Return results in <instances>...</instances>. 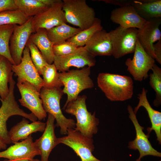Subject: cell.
<instances>
[{
    "label": "cell",
    "instance_id": "cell-37",
    "mask_svg": "<svg viewBox=\"0 0 161 161\" xmlns=\"http://www.w3.org/2000/svg\"><path fill=\"white\" fill-rule=\"evenodd\" d=\"M44 4L49 6H51L56 1V0H40Z\"/></svg>",
    "mask_w": 161,
    "mask_h": 161
},
{
    "label": "cell",
    "instance_id": "cell-6",
    "mask_svg": "<svg viewBox=\"0 0 161 161\" xmlns=\"http://www.w3.org/2000/svg\"><path fill=\"white\" fill-rule=\"evenodd\" d=\"M138 29L120 26L109 32L112 47V55L119 58L134 53L137 39Z\"/></svg>",
    "mask_w": 161,
    "mask_h": 161
},
{
    "label": "cell",
    "instance_id": "cell-13",
    "mask_svg": "<svg viewBox=\"0 0 161 161\" xmlns=\"http://www.w3.org/2000/svg\"><path fill=\"white\" fill-rule=\"evenodd\" d=\"M12 71L17 76V81L25 80L33 85L40 92L44 86L43 79L40 76L30 57L28 47L26 46L23 53L21 63L12 65Z\"/></svg>",
    "mask_w": 161,
    "mask_h": 161
},
{
    "label": "cell",
    "instance_id": "cell-40",
    "mask_svg": "<svg viewBox=\"0 0 161 161\" xmlns=\"http://www.w3.org/2000/svg\"><path fill=\"white\" fill-rule=\"evenodd\" d=\"M3 161H10L8 159H6L4 160Z\"/></svg>",
    "mask_w": 161,
    "mask_h": 161
},
{
    "label": "cell",
    "instance_id": "cell-25",
    "mask_svg": "<svg viewBox=\"0 0 161 161\" xmlns=\"http://www.w3.org/2000/svg\"><path fill=\"white\" fill-rule=\"evenodd\" d=\"M82 30L80 28L71 27L66 23L46 30L47 36L54 45L65 42Z\"/></svg>",
    "mask_w": 161,
    "mask_h": 161
},
{
    "label": "cell",
    "instance_id": "cell-7",
    "mask_svg": "<svg viewBox=\"0 0 161 161\" xmlns=\"http://www.w3.org/2000/svg\"><path fill=\"white\" fill-rule=\"evenodd\" d=\"M66 135L58 138L59 144L72 148L81 161H103L95 157L92 152L95 149L92 138H88L74 129H68Z\"/></svg>",
    "mask_w": 161,
    "mask_h": 161
},
{
    "label": "cell",
    "instance_id": "cell-17",
    "mask_svg": "<svg viewBox=\"0 0 161 161\" xmlns=\"http://www.w3.org/2000/svg\"><path fill=\"white\" fill-rule=\"evenodd\" d=\"M146 20L143 27L138 29L137 39L145 52L154 59L153 46L155 42L161 40V32L159 28L161 18Z\"/></svg>",
    "mask_w": 161,
    "mask_h": 161
},
{
    "label": "cell",
    "instance_id": "cell-21",
    "mask_svg": "<svg viewBox=\"0 0 161 161\" xmlns=\"http://www.w3.org/2000/svg\"><path fill=\"white\" fill-rule=\"evenodd\" d=\"M147 90L143 88L141 92L138 95L139 99L137 106L133 110L136 114L140 107L143 106L147 111L151 124V127L147 129L148 137L150 133L154 130L156 133L157 140L159 144L161 143V113L154 109L151 106L147 97Z\"/></svg>",
    "mask_w": 161,
    "mask_h": 161
},
{
    "label": "cell",
    "instance_id": "cell-23",
    "mask_svg": "<svg viewBox=\"0 0 161 161\" xmlns=\"http://www.w3.org/2000/svg\"><path fill=\"white\" fill-rule=\"evenodd\" d=\"M129 5L146 20L161 18V0H131Z\"/></svg>",
    "mask_w": 161,
    "mask_h": 161
},
{
    "label": "cell",
    "instance_id": "cell-29",
    "mask_svg": "<svg viewBox=\"0 0 161 161\" xmlns=\"http://www.w3.org/2000/svg\"><path fill=\"white\" fill-rule=\"evenodd\" d=\"M57 70L53 63L51 64H47L43 68L42 74L44 84L43 87L51 89L61 88L63 86Z\"/></svg>",
    "mask_w": 161,
    "mask_h": 161
},
{
    "label": "cell",
    "instance_id": "cell-27",
    "mask_svg": "<svg viewBox=\"0 0 161 161\" xmlns=\"http://www.w3.org/2000/svg\"><path fill=\"white\" fill-rule=\"evenodd\" d=\"M18 9L29 17H33L48 9L50 6L40 0H14Z\"/></svg>",
    "mask_w": 161,
    "mask_h": 161
},
{
    "label": "cell",
    "instance_id": "cell-36",
    "mask_svg": "<svg viewBox=\"0 0 161 161\" xmlns=\"http://www.w3.org/2000/svg\"><path fill=\"white\" fill-rule=\"evenodd\" d=\"M154 59L159 64H161V40L158 41L153 46Z\"/></svg>",
    "mask_w": 161,
    "mask_h": 161
},
{
    "label": "cell",
    "instance_id": "cell-41",
    "mask_svg": "<svg viewBox=\"0 0 161 161\" xmlns=\"http://www.w3.org/2000/svg\"><path fill=\"white\" fill-rule=\"evenodd\" d=\"M109 161H116L114 160H110Z\"/></svg>",
    "mask_w": 161,
    "mask_h": 161
},
{
    "label": "cell",
    "instance_id": "cell-12",
    "mask_svg": "<svg viewBox=\"0 0 161 161\" xmlns=\"http://www.w3.org/2000/svg\"><path fill=\"white\" fill-rule=\"evenodd\" d=\"M53 63L57 70L63 72L68 71L71 67L79 69L86 66H93L95 64L96 60L95 57L82 47H78L74 52L67 55H55Z\"/></svg>",
    "mask_w": 161,
    "mask_h": 161
},
{
    "label": "cell",
    "instance_id": "cell-22",
    "mask_svg": "<svg viewBox=\"0 0 161 161\" xmlns=\"http://www.w3.org/2000/svg\"><path fill=\"white\" fill-rule=\"evenodd\" d=\"M46 126V123L36 121L29 123L24 117L10 129L8 132L9 135L12 143L14 144L19 140L26 139L32 133L44 132Z\"/></svg>",
    "mask_w": 161,
    "mask_h": 161
},
{
    "label": "cell",
    "instance_id": "cell-39",
    "mask_svg": "<svg viewBox=\"0 0 161 161\" xmlns=\"http://www.w3.org/2000/svg\"><path fill=\"white\" fill-rule=\"evenodd\" d=\"M13 161H41V160L38 159H23L19 160H14Z\"/></svg>",
    "mask_w": 161,
    "mask_h": 161
},
{
    "label": "cell",
    "instance_id": "cell-1",
    "mask_svg": "<svg viewBox=\"0 0 161 161\" xmlns=\"http://www.w3.org/2000/svg\"><path fill=\"white\" fill-rule=\"evenodd\" d=\"M97 83L106 97L111 101H124L133 96L134 83L129 76L100 73L97 78Z\"/></svg>",
    "mask_w": 161,
    "mask_h": 161
},
{
    "label": "cell",
    "instance_id": "cell-8",
    "mask_svg": "<svg viewBox=\"0 0 161 161\" xmlns=\"http://www.w3.org/2000/svg\"><path fill=\"white\" fill-rule=\"evenodd\" d=\"M134 53L133 58H127L125 64L134 80L141 81L148 78V72L155 64V60L145 52L138 39Z\"/></svg>",
    "mask_w": 161,
    "mask_h": 161
},
{
    "label": "cell",
    "instance_id": "cell-35",
    "mask_svg": "<svg viewBox=\"0 0 161 161\" xmlns=\"http://www.w3.org/2000/svg\"><path fill=\"white\" fill-rule=\"evenodd\" d=\"M18 10L14 0H0V13L8 10Z\"/></svg>",
    "mask_w": 161,
    "mask_h": 161
},
{
    "label": "cell",
    "instance_id": "cell-32",
    "mask_svg": "<svg viewBox=\"0 0 161 161\" xmlns=\"http://www.w3.org/2000/svg\"><path fill=\"white\" fill-rule=\"evenodd\" d=\"M151 70L152 72L149 75V83L155 92L154 104L158 106L161 103V69L155 64Z\"/></svg>",
    "mask_w": 161,
    "mask_h": 161
},
{
    "label": "cell",
    "instance_id": "cell-9",
    "mask_svg": "<svg viewBox=\"0 0 161 161\" xmlns=\"http://www.w3.org/2000/svg\"><path fill=\"white\" fill-rule=\"evenodd\" d=\"M63 5L62 1L56 0L47 10L32 17V27L33 33L40 29L48 30L66 23Z\"/></svg>",
    "mask_w": 161,
    "mask_h": 161
},
{
    "label": "cell",
    "instance_id": "cell-5",
    "mask_svg": "<svg viewBox=\"0 0 161 161\" xmlns=\"http://www.w3.org/2000/svg\"><path fill=\"white\" fill-rule=\"evenodd\" d=\"M63 10L67 22L82 30L90 27L95 19V12L85 0H64Z\"/></svg>",
    "mask_w": 161,
    "mask_h": 161
},
{
    "label": "cell",
    "instance_id": "cell-20",
    "mask_svg": "<svg viewBox=\"0 0 161 161\" xmlns=\"http://www.w3.org/2000/svg\"><path fill=\"white\" fill-rule=\"evenodd\" d=\"M84 47L95 57L112 55V44L109 32L103 29L96 32Z\"/></svg>",
    "mask_w": 161,
    "mask_h": 161
},
{
    "label": "cell",
    "instance_id": "cell-14",
    "mask_svg": "<svg viewBox=\"0 0 161 161\" xmlns=\"http://www.w3.org/2000/svg\"><path fill=\"white\" fill-rule=\"evenodd\" d=\"M32 17L21 25L14 24L13 33L9 42L10 54L14 65L21 62L23 51L31 35L33 33L32 27Z\"/></svg>",
    "mask_w": 161,
    "mask_h": 161
},
{
    "label": "cell",
    "instance_id": "cell-33",
    "mask_svg": "<svg viewBox=\"0 0 161 161\" xmlns=\"http://www.w3.org/2000/svg\"><path fill=\"white\" fill-rule=\"evenodd\" d=\"M26 46L30 50L31 58L39 75H42L43 68L48 64L36 46L29 39Z\"/></svg>",
    "mask_w": 161,
    "mask_h": 161
},
{
    "label": "cell",
    "instance_id": "cell-3",
    "mask_svg": "<svg viewBox=\"0 0 161 161\" xmlns=\"http://www.w3.org/2000/svg\"><path fill=\"white\" fill-rule=\"evenodd\" d=\"M91 67H84L80 69H72L58 73L64 88V94L67 95V99L63 108L64 110L69 102L75 100L82 91L94 87L93 80L90 77Z\"/></svg>",
    "mask_w": 161,
    "mask_h": 161
},
{
    "label": "cell",
    "instance_id": "cell-31",
    "mask_svg": "<svg viewBox=\"0 0 161 161\" xmlns=\"http://www.w3.org/2000/svg\"><path fill=\"white\" fill-rule=\"evenodd\" d=\"M30 18L18 9L6 10L0 13V26L10 24L21 25Z\"/></svg>",
    "mask_w": 161,
    "mask_h": 161
},
{
    "label": "cell",
    "instance_id": "cell-28",
    "mask_svg": "<svg viewBox=\"0 0 161 161\" xmlns=\"http://www.w3.org/2000/svg\"><path fill=\"white\" fill-rule=\"evenodd\" d=\"M103 29L100 19L96 18L92 25L89 28L83 30L68 39L67 41L77 47H84L93 34L97 31Z\"/></svg>",
    "mask_w": 161,
    "mask_h": 161
},
{
    "label": "cell",
    "instance_id": "cell-16",
    "mask_svg": "<svg viewBox=\"0 0 161 161\" xmlns=\"http://www.w3.org/2000/svg\"><path fill=\"white\" fill-rule=\"evenodd\" d=\"M40 151L33 142L31 135L20 142L14 143L5 150L0 152V158L10 161L23 159H32L40 155Z\"/></svg>",
    "mask_w": 161,
    "mask_h": 161
},
{
    "label": "cell",
    "instance_id": "cell-38",
    "mask_svg": "<svg viewBox=\"0 0 161 161\" xmlns=\"http://www.w3.org/2000/svg\"><path fill=\"white\" fill-rule=\"evenodd\" d=\"M7 147V144L0 139V149L5 150Z\"/></svg>",
    "mask_w": 161,
    "mask_h": 161
},
{
    "label": "cell",
    "instance_id": "cell-34",
    "mask_svg": "<svg viewBox=\"0 0 161 161\" xmlns=\"http://www.w3.org/2000/svg\"><path fill=\"white\" fill-rule=\"evenodd\" d=\"M78 47L74 44L66 41L59 44L54 45L53 51L54 55L64 56L73 52Z\"/></svg>",
    "mask_w": 161,
    "mask_h": 161
},
{
    "label": "cell",
    "instance_id": "cell-30",
    "mask_svg": "<svg viewBox=\"0 0 161 161\" xmlns=\"http://www.w3.org/2000/svg\"><path fill=\"white\" fill-rule=\"evenodd\" d=\"M13 29L14 24L0 26V55L6 58L12 64L14 65L9 50L10 39Z\"/></svg>",
    "mask_w": 161,
    "mask_h": 161
},
{
    "label": "cell",
    "instance_id": "cell-4",
    "mask_svg": "<svg viewBox=\"0 0 161 161\" xmlns=\"http://www.w3.org/2000/svg\"><path fill=\"white\" fill-rule=\"evenodd\" d=\"M40 93L44 111L54 117L56 122L55 126L60 128V134H66L68 129H74L75 121L66 118L60 107V101L64 94L62 89L59 87L47 89L43 87Z\"/></svg>",
    "mask_w": 161,
    "mask_h": 161
},
{
    "label": "cell",
    "instance_id": "cell-24",
    "mask_svg": "<svg viewBox=\"0 0 161 161\" xmlns=\"http://www.w3.org/2000/svg\"><path fill=\"white\" fill-rule=\"evenodd\" d=\"M29 39L38 48L47 63L52 64L55 56L53 51L54 44L48 38L46 30L38 29L31 35Z\"/></svg>",
    "mask_w": 161,
    "mask_h": 161
},
{
    "label": "cell",
    "instance_id": "cell-26",
    "mask_svg": "<svg viewBox=\"0 0 161 161\" xmlns=\"http://www.w3.org/2000/svg\"><path fill=\"white\" fill-rule=\"evenodd\" d=\"M10 61L0 55V97L1 101L4 100L9 92L8 83L13 72L12 65Z\"/></svg>",
    "mask_w": 161,
    "mask_h": 161
},
{
    "label": "cell",
    "instance_id": "cell-10",
    "mask_svg": "<svg viewBox=\"0 0 161 161\" xmlns=\"http://www.w3.org/2000/svg\"><path fill=\"white\" fill-rule=\"evenodd\" d=\"M14 89L13 86L9 87L7 96L1 101L2 104L0 108V139L7 144L12 143L7 126L9 118L14 115L21 116L28 119L31 117L30 114L26 113L19 108L15 100Z\"/></svg>",
    "mask_w": 161,
    "mask_h": 161
},
{
    "label": "cell",
    "instance_id": "cell-19",
    "mask_svg": "<svg viewBox=\"0 0 161 161\" xmlns=\"http://www.w3.org/2000/svg\"><path fill=\"white\" fill-rule=\"evenodd\" d=\"M54 117L48 113L46 126L42 135L37 139L34 143L40 151L41 161H48L50 154L52 150L59 144L58 138L55 134Z\"/></svg>",
    "mask_w": 161,
    "mask_h": 161
},
{
    "label": "cell",
    "instance_id": "cell-11",
    "mask_svg": "<svg viewBox=\"0 0 161 161\" xmlns=\"http://www.w3.org/2000/svg\"><path fill=\"white\" fill-rule=\"evenodd\" d=\"M17 86L21 94L19 101L22 106L30 110L39 120L47 116L42 105L40 93L30 83L25 80L18 81Z\"/></svg>",
    "mask_w": 161,
    "mask_h": 161
},
{
    "label": "cell",
    "instance_id": "cell-15",
    "mask_svg": "<svg viewBox=\"0 0 161 161\" xmlns=\"http://www.w3.org/2000/svg\"><path fill=\"white\" fill-rule=\"evenodd\" d=\"M127 110L129 117L133 123L136 131L135 139L129 143L128 148L134 150H138L140 153L139 157L136 161H141L142 158L147 155H152L161 157V153L154 149L148 140V137L144 132V128L139 124L137 118L136 114L132 107L128 105Z\"/></svg>",
    "mask_w": 161,
    "mask_h": 161
},
{
    "label": "cell",
    "instance_id": "cell-2",
    "mask_svg": "<svg viewBox=\"0 0 161 161\" xmlns=\"http://www.w3.org/2000/svg\"><path fill=\"white\" fill-rule=\"evenodd\" d=\"M85 95H78L74 100L69 102L64 109L65 112L74 115L76 119L74 129L84 136L92 138L97 133L99 120L95 116V112L93 114L87 109Z\"/></svg>",
    "mask_w": 161,
    "mask_h": 161
},
{
    "label": "cell",
    "instance_id": "cell-18",
    "mask_svg": "<svg viewBox=\"0 0 161 161\" xmlns=\"http://www.w3.org/2000/svg\"><path fill=\"white\" fill-rule=\"evenodd\" d=\"M111 21L123 28H141L147 20L140 16L132 6L120 7L113 10L110 16Z\"/></svg>",
    "mask_w": 161,
    "mask_h": 161
}]
</instances>
